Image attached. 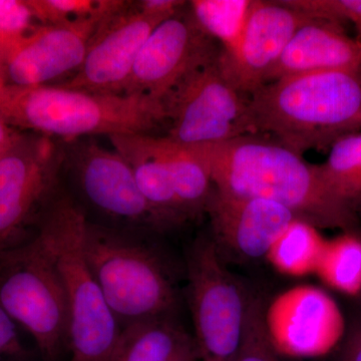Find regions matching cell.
Instances as JSON below:
<instances>
[{
  "mask_svg": "<svg viewBox=\"0 0 361 361\" xmlns=\"http://www.w3.org/2000/svg\"><path fill=\"white\" fill-rule=\"evenodd\" d=\"M221 193L276 202L318 229L356 231L357 212L325 182L319 165L262 135L194 147Z\"/></svg>",
  "mask_w": 361,
  "mask_h": 361,
  "instance_id": "6da1fadb",
  "label": "cell"
},
{
  "mask_svg": "<svg viewBox=\"0 0 361 361\" xmlns=\"http://www.w3.org/2000/svg\"><path fill=\"white\" fill-rule=\"evenodd\" d=\"M250 134L270 135L303 156L361 132V70L273 80L249 97Z\"/></svg>",
  "mask_w": 361,
  "mask_h": 361,
  "instance_id": "7a4b0ae2",
  "label": "cell"
},
{
  "mask_svg": "<svg viewBox=\"0 0 361 361\" xmlns=\"http://www.w3.org/2000/svg\"><path fill=\"white\" fill-rule=\"evenodd\" d=\"M0 116L8 125L51 139L149 134L167 121L165 103L141 94H101L63 85L0 90Z\"/></svg>",
  "mask_w": 361,
  "mask_h": 361,
  "instance_id": "3957f363",
  "label": "cell"
},
{
  "mask_svg": "<svg viewBox=\"0 0 361 361\" xmlns=\"http://www.w3.org/2000/svg\"><path fill=\"white\" fill-rule=\"evenodd\" d=\"M153 234L87 219L85 251L90 269L121 329L160 316H175L179 294Z\"/></svg>",
  "mask_w": 361,
  "mask_h": 361,
  "instance_id": "277c9868",
  "label": "cell"
},
{
  "mask_svg": "<svg viewBox=\"0 0 361 361\" xmlns=\"http://www.w3.org/2000/svg\"><path fill=\"white\" fill-rule=\"evenodd\" d=\"M87 217L63 188L45 211L35 236L49 250L70 308L71 361H109L121 334L85 251Z\"/></svg>",
  "mask_w": 361,
  "mask_h": 361,
  "instance_id": "5b68a950",
  "label": "cell"
},
{
  "mask_svg": "<svg viewBox=\"0 0 361 361\" xmlns=\"http://www.w3.org/2000/svg\"><path fill=\"white\" fill-rule=\"evenodd\" d=\"M0 306L47 361L70 353V308L56 263L39 237L0 256Z\"/></svg>",
  "mask_w": 361,
  "mask_h": 361,
  "instance_id": "8992f818",
  "label": "cell"
},
{
  "mask_svg": "<svg viewBox=\"0 0 361 361\" xmlns=\"http://www.w3.org/2000/svg\"><path fill=\"white\" fill-rule=\"evenodd\" d=\"M65 159V148L39 134H18L0 154V256L35 238L61 188Z\"/></svg>",
  "mask_w": 361,
  "mask_h": 361,
  "instance_id": "52a82bcc",
  "label": "cell"
},
{
  "mask_svg": "<svg viewBox=\"0 0 361 361\" xmlns=\"http://www.w3.org/2000/svg\"><path fill=\"white\" fill-rule=\"evenodd\" d=\"M187 296L200 361H236L245 336L249 297L225 268L212 238L186 254Z\"/></svg>",
  "mask_w": 361,
  "mask_h": 361,
  "instance_id": "ba28073f",
  "label": "cell"
},
{
  "mask_svg": "<svg viewBox=\"0 0 361 361\" xmlns=\"http://www.w3.org/2000/svg\"><path fill=\"white\" fill-rule=\"evenodd\" d=\"M218 59L192 71L166 97L169 139L199 147L250 135L248 101L226 80Z\"/></svg>",
  "mask_w": 361,
  "mask_h": 361,
  "instance_id": "9c48e42d",
  "label": "cell"
},
{
  "mask_svg": "<svg viewBox=\"0 0 361 361\" xmlns=\"http://www.w3.org/2000/svg\"><path fill=\"white\" fill-rule=\"evenodd\" d=\"M73 184L85 205L101 216L99 224L135 231L168 230L142 196L132 169L115 149L94 142H70L65 149Z\"/></svg>",
  "mask_w": 361,
  "mask_h": 361,
  "instance_id": "30bf717a",
  "label": "cell"
},
{
  "mask_svg": "<svg viewBox=\"0 0 361 361\" xmlns=\"http://www.w3.org/2000/svg\"><path fill=\"white\" fill-rule=\"evenodd\" d=\"M263 326L280 357L316 360L337 351L348 324L329 292L310 284L295 285L263 307Z\"/></svg>",
  "mask_w": 361,
  "mask_h": 361,
  "instance_id": "8fae6325",
  "label": "cell"
},
{
  "mask_svg": "<svg viewBox=\"0 0 361 361\" xmlns=\"http://www.w3.org/2000/svg\"><path fill=\"white\" fill-rule=\"evenodd\" d=\"M220 52L221 47L202 30L189 6L149 35L123 94L164 102L188 75L219 58Z\"/></svg>",
  "mask_w": 361,
  "mask_h": 361,
  "instance_id": "7c38bea8",
  "label": "cell"
},
{
  "mask_svg": "<svg viewBox=\"0 0 361 361\" xmlns=\"http://www.w3.org/2000/svg\"><path fill=\"white\" fill-rule=\"evenodd\" d=\"M163 21L142 13L135 1L123 2L102 20L82 66L61 85L101 94H123L142 47Z\"/></svg>",
  "mask_w": 361,
  "mask_h": 361,
  "instance_id": "4fadbf2b",
  "label": "cell"
},
{
  "mask_svg": "<svg viewBox=\"0 0 361 361\" xmlns=\"http://www.w3.org/2000/svg\"><path fill=\"white\" fill-rule=\"evenodd\" d=\"M113 13L37 26L0 61L6 85L42 87L56 78L75 75L84 63L99 23Z\"/></svg>",
  "mask_w": 361,
  "mask_h": 361,
  "instance_id": "5bb4252c",
  "label": "cell"
},
{
  "mask_svg": "<svg viewBox=\"0 0 361 361\" xmlns=\"http://www.w3.org/2000/svg\"><path fill=\"white\" fill-rule=\"evenodd\" d=\"M314 18L285 1L255 0L237 51L230 56L220 52L218 63L223 75L240 94L250 97L265 85L294 33Z\"/></svg>",
  "mask_w": 361,
  "mask_h": 361,
  "instance_id": "9a60e30c",
  "label": "cell"
},
{
  "mask_svg": "<svg viewBox=\"0 0 361 361\" xmlns=\"http://www.w3.org/2000/svg\"><path fill=\"white\" fill-rule=\"evenodd\" d=\"M207 212L219 253L225 250L246 260L265 258L275 240L295 215L266 199L235 196L213 190ZM299 219V218H298Z\"/></svg>",
  "mask_w": 361,
  "mask_h": 361,
  "instance_id": "2e32d148",
  "label": "cell"
},
{
  "mask_svg": "<svg viewBox=\"0 0 361 361\" xmlns=\"http://www.w3.org/2000/svg\"><path fill=\"white\" fill-rule=\"evenodd\" d=\"M361 70V42L334 21L314 18L301 26L271 68L265 84L291 75Z\"/></svg>",
  "mask_w": 361,
  "mask_h": 361,
  "instance_id": "e0dca14e",
  "label": "cell"
},
{
  "mask_svg": "<svg viewBox=\"0 0 361 361\" xmlns=\"http://www.w3.org/2000/svg\"><path fill=\"white\" fill-rule=\"evenodd\" d=\"M114 149L132 169L137 187L167 229L189 221L177 193L157 137L151 134L114 135Z\"/></svg>",
  "mask_w": 361,
  "mask_h": 361,
  "instance_id": "ac0fdd59",
  "label": "cell"
},
{
  "mask_svg": "<svg viewBox=\"0 0 361 361\" xmlns=\"http://www.w3.org/2000/svg\"><path fill=\"white\" fill-rule=\"evenodd\" d=\"M195 343L176 316H160L126 325L109 361H168Z\"/></svg>",
  "mask_w": 361,
  "mask_h": 361,
  "instance_id": "d6986e66",
  "label": "cell"
},
{
  "mask_svg": "<svg viewBox=\"0 0 361 361\" xmlns=\"http://www.w3.org/2000/svg\"><path fill=\"white\" fill-rule=\"evenodd\" d=\"M157 144L167 164L176 193L189 219L206 211L213 193V183L205 161L194 147L157 137Z\"/></svg>",
  "mask_w": 361,
  "mask_h": 361,
  "instance_id": "ffe728a7",
  "label": "cell"
},
{
  "mask_svg": "<svg viewBox=\"0 0 361 361\" xmlns=\"http://www.w3.org/2000/svg\"><path fill=\"white\" fill-rule=\"evenodd\" d=\"M325 242L320 229L297 218L275 240L265 258L284 276H310L315 274Z\"/></svg>",
  "mask_w": 361,
  "mask_h": 361,
  "instance_id": "44dd1931",
  "label": "cell"
},
{
  "mask_svg": "<svg viewBox=\"0 0 361 361\" xmlns=\"http://www.w3.org/2000/svg\"><path fill=\"white\" fill-rule=\"evenodd\" d=\"M255 0H192L195 20L221 44V54L230 56L238 49Z\"/></svg>",
  "mask_w": 361,
  "mask_h": 361,
  "instance_id": "7402d4cb",
  "label": "cell"
},
{
  "mask_svg": "<svg viewBox=\"0 0 361 361\" xmlns=\"http://www.w3.org/2000/svg\"><path fill=\"white\" fill-rule=\"evenodd\" d=\"M316 276L332 290L348 297L361 294V234L342 232L326 239Z\"/></svg>",
  "mask_w": 361,
  "mask_h": 361,
  "instance_id": "603a6c76",
  "label": "cell"
},
{
  "mask_svg": "<svg viewBox=\"0 0 361 361\" xmlns=\"http://www.w3.org/2000/svg\"><path fill=\"white\" fill-rule=\"evenodd\" d=\"M319 167L332 191L356 210L361 204V132L334 142Z\"/></svg>",
  "mask_w": 361,
  "mask_h": 361,
  "instance_id": "cb8c5ba5",
  "label": "cell"
},
{
  "mask_svg": "<svg viewBox=\"0 0 361 361\" xmlns=\"http://www.w3.org/2000/svg\"><path fill=\"white\" fill-rule=\"evenodd\" d=\"M35 20L42 25H61L104 16L115 11L118 0H26Z\"/></svg>",
  "mask_w": 361,
  "mask_h": 361,
  "instance_id": "d4e9b609",
  "label": "cell"
},
{
  "mask_svg": "<svg viewBox=\"0 0 361 361\" xmlns=\"http://www.w3.org/2000/svg\"><path fill=\"white\" fill-rule=\"evenodd\" d=\"M264 303L256 297L249 298L245 336L236 361H283L273 350L263 326Z\"/></svg>",
  "mask_w": 361,
  "mask_h": 361,
  "instance_id": "484cf974",
  "label": "cell"
},
{
  "mask_svg": "<svg viewBox=\"0 0 361 361\" xmlns=\"http://www.w3.org/2000/svg\"><path fill=\"white\" fill-rule=\"evenodd\" d=\"M26 0H0V61L37 26Z\"/></svg>",
  "mask_w": 361,
  "mask_h": 361,
  "instance_id": "4316f807",
  "label": "cell"
},
{
  "mask_svg": "<svg viewBox=\"0 0 361 361\" xmlns=\"http://www.w3.org/2000/svg\"><path fill=\"white\" fill-rule=\"evenodd\" d=\"M287 4L322 20L348 21L361 37V0H287ZM361 42V39H360Z\"/></svg>",
  "mask_w": 361,
  "mask_h": 361,
  "instance_id": "83f0119b",
  "label": "cell"
},
{
  "mask_svg": "<svg viewBox=\"0 0 361 361\" xmlns=\"http://www.w3.org/2000/svg\"><path fill=\"white\" fill-rule=\"evenodd\" d=\"M27 351L21 343L16 322L0 306V360H23Z\"/></svg>",
  "mask_w": 361,
  "mask_h": 361,
  "instance_id": "f1b7e54d",
  "label": "cell"
},
{
  "mask_svg": "<svg viewBox=\"0 0 361 361\" xmlns=\"http://www.w3.org/2000/svg\"><path fill=\"white\" fill-rule=\"evenodd\" d=\"M337 361H361V317L348 325L345 337L337 349Z\"/></svg>",
  "mask_w": 361,
  "mask_h": 361,
  "instance_id": "f546056e",
  "label": "cell"
},
{
  "mask_svg": "<svg viewBox=\"0 0 361 361\" xmlns=\"http://www.w3.org/2000/svg\"><path fill=\"white\" fill-rule=\"evenodd\" d=\"M135 4L142 13L164 20L179 13L188 6L187 2L183 0H141L135 1Z\"/></svg>",
  "mask_w": 361,
  "mask_h": 361,
  "instance_id": "4dcf8cb0",
  "label": "cell"
},
{
  "mask_svg": "<svg viewBox=\"0 0 361 361\" xmlns=\"http://www.w3.org/2000/svg\"><path fill=\"white\" fill-rule=\"evenodd\" d=\"M8 123L0 116V154L2 152L6 151L11 144H13L14 140L16 139L18 134L13 132V130L9 127Z\"/></svg>",
  "mask_w": 361,
  "mask_h": 361,
  "instance_id": "1f68e13d",
  "label": "cell"
},
{
  "mask_svg": "<svg viewBox=\"0 0 361 361\" xmlns=\"http://www.w3.org/2000/svg\"><path fill=\"white\" fill-rule=\"evenodd\" d=\"M6 80H4V73H2L1 66H0V90L4 89V87H6Z\"/></svg>",
  "mask_w": 361,
  "mask_h": 361,
  "instance_id": "d6a6232c",
  "label": "cell"
}]
</instances>
